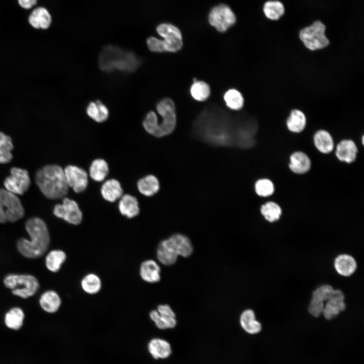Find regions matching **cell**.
<instances>
[{"label":"cell","instance_id":"33","mask_svg":"<svg viewBox=\"0 0 364 364\" xmlns=\"http://www.w3.org/2000/svg\"><path fill=\"white\" fill-rule=\"evenodd\" d=\"M190 93L194 99L197 101L203 102L209 97L211 89L207 83L194 78L190 87Z\"/></svg>","mask_w":364,"mask_h":364},{"label":"cell","instance_id":"13","mask_svg":"<svg viewBox=\"0 0 364 364\" xmlns=\"http://www.w3.org/2000/svg\"><path fill=\"white\" fill-rule=\"evenodd\" d=\"M69 187L76 193L84 191L88 185V175L82 168L75 165H68L64 169Z\"/></svg>","mask_w":364,"mask_h":364},{"label":"cell","instance_id":"23","mask_svg":"<svg viewBox=\"0 0 364 364\" xmlns=\"http://www.w3.org/2000/svg\"><path fill=\"white\" fill-rule=\"evenodd\" d=\"M28 20L30 25L36 29H48L52 22L51 15L46 8L42 7L34 9Z\"/></svg>","mask_w":364,"mask_h":364},{"label":"cell","instance_id":"18","mask_svg":"<svg viewBox=\"0 0 364 364\" xmlns=\"http://www.w3.org/2000/svg\"><path fill=\"white\" fill-rule=\"evenodd\" d=\"M307 118L305 113L299 109H291L286 120L287 129L291 132L298 133L305 129Z\"/></svg>","mask_w":364,"mask_h":364},{"label":"cell","instance_id":"24","mask_svg":"<svg viewBox=\"0 0 364 364\" xmlns=\"http://www.w3.org/2000/svg\"><path fill=\"white\" fill-rule=\"evenodd\" d=\"M120 212L128 218L137 216L140 212L139 203L135 197L129 194L122 195L118 204Z\"/></svg>","mask_w":364,"mask_h":364},{"label":"cell","instance_id":"36","mask_svg":"<svg viewBox=\"0 0 364 364\" xmlns=\"http://www.w3.org/2000/svg\"><path fill=\"white\" fill-rule=\"evenodd\" d=\"M13 147L11 138L0 131V163L6 164L11 161Z\"/></svg>","mask_w":364,"mask_h":364},{"label":"cell","instance_id":"25","mask_svg":"<svg viewBox=\"0 0 364 364\" xmlns=\"http://www.w3.org/2000/svg\"><path fill=\"white\" fill-rule=\"evenodd\" d=\"M313 140L314 146L321 153L329 154L333 151L334 147V140L327 130H317L313 135Z\"/></svg>","mask_w":364,"mask_h":364},{"label":"cell","instance_id":"3","mask_svg":"<svg viewBox=\"0 0 364 364\" xmlns=\"http://www.w3.org/2000/svg\"><path fill=\"white\" fill-rule=\"evenodd\" d=\"M35 181L43 195L50 199L64 198L68 192L64 169L58 165L41 167L36 173Z\"/></svg>","mask_w":364,"mask_h":364},{"label":"cell","instance_id":"30","mask_svg":"<svg viewBox=\"0 0 364 364\" xmlns=\"http://www.w3.org/2000/svg\"><path fill=\"white\" fill-rule=\"evenodd\" d=\"M139 192L143 195L150 197L154 195L159 190V183L154 175H148L139 180L137 184Z\"/></svg>","mask_w":364,"mask_h":364},{"label":"cell","instance_id":"20","mask_svg":"<svg viewBox=\"0 0 364 364\" xmlns=\"http://www.w3.org/2000/svg\"><path fill=\"white\" fill-rule=\"evenodd\" d=\"M149 353L156 359H165L171 353L170 344L166 340L160 338H154L150 341L148 345Z\"/></svg>","mask_w":364,"mask_h":364},{"label":"cell","instance_id":"12","mask_svg":"<svg viewBox=\"0 0 364 364\" xmlns=\"http://www.w3.org/2000/svg\"><path fill=\"white\" fill-rule=\"evenodd\" d=\"M53 213L57 217L74 225L80 223L82 219V214L77 203L66 197L63 198L61 204L55 206Z\"/></svg>","mask_w":364,"mask_h":364},{"label":"cell","instance_id":"43","mask_svg":"<svg viewBox=\"0 0 364 364\" xmlns=\"http://www.w3.org/2000/svg\"><path fill=\"white\" fill-rule=\"evenodd\" d=\"M324 302L312 298L308 306V311L314 316H319L323 311L324 308Z\"/></svg>","mask_w":364,"mask_h":364},{"label":"cell","instance_id":"2","mask_svg":"<svg viewBox=\"0 0 364 364\" xmlns=\"http://www.w3.org/2000/svg\"><path fill=\"white\" fill-rule=\"evenodd\" d=\"M25 229L30 239H20L17 243L18 251L26 258L40 257L47 250L50 242L46 222L39 217H32L26 221Z\"/></svg>","mask_w":364,"mask_h":364},{"label":"cell","instance_id":"4","mask_svg":"<svg viewBox=\"0 0 364 364\" xmlns=\"http://www.w3.org/2000/svg\"><path fill=\"white\" fill-rule=\"evenodd\" d=\"M99 64L100 69L106 72L115 70L132 72L141 65V60L132 52L109 44L102 50Z\"/></svg>","mask_w":364,"mask_h":364},{"label":"cell","instance_id":"38","mask_svg":"<svg viewBox=\"0 0 364 364\" xmlns=\"http://www.w3.org/2000/svg\"><path fill=\"white\" fill-rule=\"evenodd\" d=\"M81 287L85 293L89 294H95L98 293L101 289V280L97 275L93 273L88 274L81 280Z\"/></svg>","mask_w":364,"mask_h":364},{"label":"cell","instance_id":"31","mask_svg":"<svg viewBox=\"0 0 364 364\" xmlns=\"http://www.w3.org/2000/svg\"><path fill=\"white\" fill-rule=\"evenodd\" d=\"M88 116L97 122L106 121L109 117V110L107 107L100 101L89 103L86 108Z\"/></svg>","mask_w":364,"mask_h":364},{"label":"cell","instance_id":"21","mask_svg":"<svg viewBox=\"0 0 364 364\" xmlns=\"http://www.w3.org/2000/svg\"><path fill=\"white\" fill-rule=\"evenodd\" d=\"M289 167L295 173L304 174L310 169L311 161L305 153L295 152L290 157Z\"/></svg>","mask_w":364,"mask_h":364},{"label":"cell","instance_id":"10","mask_svg":"<svg viewBox=\"0 0 364 364\" xmlns=\"http://www.w3.org/2000/svg\"><path fill=\"white\" fill-rule=\"evenodd\" d=\"M5 188L15 195H22L28 189L30 185V178L28 171L24 169L12 167L10 175L4 182Z\"/></svg>","mask_w":364,"mask_h":364},{"label":"cell","instance_id":"37","mask_svg":"<svg viewBox=\"0 0 364 364\" xmlns=\"http://www.w3.org/2000/svg\"><path fill=\"white\" fill-rule=\"evenodd\" d=\"M223 99L227 107L232 110H239L244 106V97L241 92L236 89L228 90L224 94Z\"/></svg>","mask_w":364,"mask_h":364},{"label":"cell","instance_id":"5","mask_svg":"<svg viewBox=\"0 0 364 364\" xmlns=\"http://www.w3.org/2000/svg\"><path fill=\"white\" fill-rule=\"evenodd\" d=\"M156 30L163 39L149 37L146 42L151 51L175 53L181 49L183 45L182 35L178 28L170 24L162 23L157 27Z\"/></svg>","mask_w":364,"mask_h":364},{"label":"cell","instance_id":"41","mask_svg":"<svg viewBox=\"0 0 364 364\" xmlns=\"http://www.w3.org/2000/svg\"><path fill=\"white\" fill-rule=\"evenodd\" d=\"M255 190L256 194L261 197L271 196L275 191V187L272 182L267 178L258 180L255 184Z\"/></svg>","mask_w":364,"mask_h":364},{"label":"cell","instance_id":"44","mask_svg":"<svg viewBox=\"0 0 364 364\" xmlns=\"http://www.w3.org/2000/svg\"><path fill=\"white\" fill-rule=\"evenodd\" d=\"M37 0H18L19 4L23 8L28 9L34 6Z\"/></svg>","mask_w":364,"mask_h":364},{"label":"cell","instance_id":"29","mask_svg":"<svg viewBox=\"0 0 364 364\" xmlns=\"http://www.w3.org/2000/svg\"><path fill=\"white\" fill-rule=\"evenodd\" d=\"M178 255L187 257L193 252V246L190 239L185 235L176 234L169 238Z\"/></svg>","mask_w":364,"mask_h":364},{"label":"cell","instance_id":"45","mask_svg":"<svg viewBox=\"0 0 364 364\" xmlns=\"http://www.w3.org/2000/svg\"><path fill=\"white\" fill-rule=\"evenodd\" d=\"M363 142H364V136H363V135H362L361 137V142H362V145H363Z\"/></svg>","mask_w":364,"mask_h":364},{"label":"cell","instance_id":"34","mask_svg":"<svg viewBox=\"0 0 364 364\" xmlns=\"http://www.w3.org/2000/svg\"><path fill=\"white\" fill-rule=\"evenodd\" d=\"M66 259V253L61 250L51 251L46 258L47 268L52 272L58 271Z\"/></svg>","mask_w":364,"mask_h":364},{"label":"cell","instance_id":"16","mask_svg":"<svg viewBox=\"0 0 364 364\" xmlns=\"http://www.w3.org/2000/svg\"><path fill=\"white\" fill-rule=\"evenodd\" d=\"M335 153L339 160L350 163L356 159L357 148L353 141L343 140L337 144Z\"/></svg>","mask_w":364,"mask_h":364},{"label":"cell","instance_id":"42","mask_svg":"<svg viewBox=\"0 0 364 364\" xmlns=\"http://www.w3.org/2000/svg\"><path fill=\"white\" fill-rule=\"evenodd\" d=\"M333 291V287L329 285L321 286L312 292V298L323 302L327 301L330 298Z\"/></svg>","mask_w":364,"mask_h":364},{"label":"cell","instance_id":"9","mask_svg":"<svg viewBox=\"0 0 364 364\" xmlns=\"http://www.w3.org/2000/svg\"><path fill=\"white\" fill-rule=\"evenodd\" d=\"M156 109L162 117L157 126L155 136L163 137L171 134L176 125V114L174 102L169 98H164L156 105Z\"/></svg>","mask_w":364,"mask_h":364},{"label":"cell","instance_id":"17","mask_svg":"<svg viewBox=\"0 0 364 364\" xmlns=\"http://www.w3.org/2000/svg\"><path fill=\"white\" fill-rule=\"evenodd\" d=\"M178 254L168 238L161 241L157 250V257L159 261L165 265L173 264L176 261Z\"/></svg>","mask_w":364,"mask_h":364},{"label":"cell","instance_id":"40","mask_svg":"<svg viewBox=\"0 0 364 364\" xmlns=\"http://www.w3.org/2000/svg\"><path fill=\"white\" fill-rule=\"evenodd\" d=\"M260 212L265 219L270 222L279 220L282 214L280 206L276 203L271 201L262 205L260 208Z\"/></svg>","mask_w":364,"mask_h":364},{"label":"cell","instance_id":"19","mask_svg":"<svg viewBox=\"0 0 364 364\" xmlns=\"http://www.w3.org/2000/svg\"><path fill=\"white\" fill-rule=\"evenodd\" d=\"M140 275L145 282L154 283L160 280V268L157 263L152 260L148 259L143 261L140 266Z\"/></svg>","mask_w":364,"mask_h":364},{"label":"cell","instance_id":"15","mask_svg":"<svg viewBox=\"0 0 364 364\" xmlns=\"http://www.w3.org/2000/svg\"><path fill=\"white\" fill-rule=\"evenodd\" d=\"M344 295L340 290H334L323 311L325 317L327 320H331L338 315L340 312L346 308L344 302Z\"/></svg>","mask_w":364,"mask_h":364},{"label":"cell","instance_id":"35","mask_svg":"<svg viewBox=\"0 0 364 364\" xmlns=\"http://www.w3.org/2000/svg\"><path fill=\"white\" fill-rule=\"evenodd\" d=\"M24 313L19 307H14L6 314L5 323L10 329L17 330L21 328L23 324Z\"/></svg>","mask_w":364,"mask_h":364},{"label":"cell","instance_id":"39","mask_svg":"<svg viewBox=\"0 0 364 364\" xmlns=\"http://www.w3.org/2000/svg\"><path fill=\"white\" fill-rule=\"evenodd\" d=\"M263 12L267 18L278 20L284 14L285 9L279 1H267L264 5Z\"/></svg>","mask_w":364,"mask_h":364},{"label":"cell","instance_id":"32","mask_svg":"<svg viewBox=\"0 0 364 364\" xmlns=\"http://www.w3.org/2000/svg\"><path fill=\"white\" fill-rule=\"evenodd\" d=\"M109 173V167L105 160L102 159L94 160L89 167V175L96 181H103Z\"/></svg>","mask_w":364,"mask_h":364},{"label":"cell","instance_id":"7","mask_svg":"<svg viewBox=\"0 0 364 364\" xmlns=\"http://www.w3.org/2000/svg\"><path fill=\"white\" fill-rule=\"evenodd\" d=\"M24 209L16 195L0 189V223L13 222L21 219Z\"/></svg>","mask_w":364,"mask_h":364},{"label":"cell","instance_id":"14","mask_svg":"<svg viewBox=\"0 0 364 364\" xmlns=\"http://www.w3.org/2000/svg\"><path fill=\"white\" fill-rule=\"evenodd\" d=\"M150 317L160 329L173 328L176 325L175 314L167 304L159 305L157 310L150 312Z\"/></svg>","mask_w":364,"mask_h":364},{"label":"cell","instance_id":"8","mask_svg":"<svg viewBox=\"0 0 364 364\" xmlns=\"http://www.w3.org/2000/svg\"><path fill=\"white\" fill-rule=\"evenodd\" d=\"M326 26L320 20L299 31V38L304 47L314 52L327 48L330 40L325 34Z\"/></svg>","mask_w":364,"mask_h":364},{"label":"cell","instance_id":"6","mask_svg":"<svg viewBox=\"0 0 364 364\" xmlns=\"http://www.w3.org/2000/svg\"><path fill=\"white\" fill-rule=\"evenodd\" d=\"M4 284L14 295L24 299L34 295L39 286L37 279L30 275H8L4 279Z\"/></svg>","mask_w":364,"mask_h":364},{"label":"cell","instance_id":"28","mask_svg":"<svg viewBox=\"0 0 364 364\" xmlns=\"http://www.w3.org/2000/svg\"><path fill=\"white\" fill-rule=\"evenodd\" d=\"M240 322L242 328L250 334L258 333L261 330V325L256 320L255 313L251 309H247L242 313Z\"/></svg>","mask_w":364,"mask_h":364},{"label":"cell","instance_id":"1","mask_svg":"<svg viewBox=\"0 0 364 364\" xmlns=\"http://www.w3.org/2000/svg\"><path fill=\"white\" fill-rule=\"evenodd\" d=\"M239 116H233L214 104H209L195 119L193 134L198 140L214 146L237 147Z\"/></svg>","mask_w":364,"mask_h":364},{"label":"cell","instance_id":"26","mask_svg":"<svg viewBox=\"0 0 364 364\" xmlns=\"http://www.w3.org/2000/svg\"><path fill=\"white\" fill-rule=\"evenodd\" d=\"M334 266L339 274L348 277L354 272L357 265L353 257L347 254H341L336 258Z\"/></svg>","mask_w":364,"mask_h":364},{"label":"cell","instance_id":"27","mask_svg":"<svg viewBox=\"0 0 364 364\" xmlns=\"http://www.w3.org/2000/svg\"><path fill=\"white\" fill-rule=\"evenodd\" d=\"M41 307L46 312L54 313L60 307L61 300L57 292L49 290L44 292L39 299Z\"/></svg>","mask_w":364,"mask_h":364},{"label":"cell","instance_id":"11","mask_svg":"<svg viewBox=\"0 0 364 364\" xmlns=\"http://www.w3.org/2000/svg\"><path fill=\"white\" fill-rule=\"evenodd\" d=\"M209 22L220 32L226 31L236 22V17L226 5H220L214 7L209 15Z\"/></svg>","mask_w":364,"mask_h":364},{"label":"cell","instance_id":"22","mask_svg":"<svg viewBox=\"0 0 364 364\" xmlns=\"http://www.w3.org/2000/svg\"><path fill=\"white\" fill-rule=\"evenodd\" d=\"M101 192L103 198L107 201L114 202L123 195L120 183L116 179L106 180L102 185Z\"/></svg>","mask_w":364,"mask_h":364}]
</instances>
